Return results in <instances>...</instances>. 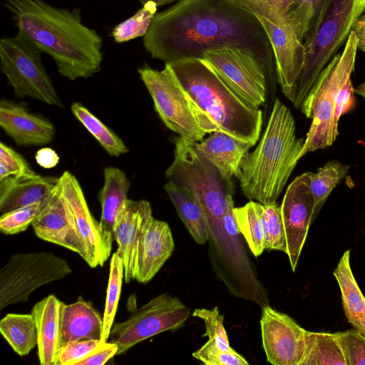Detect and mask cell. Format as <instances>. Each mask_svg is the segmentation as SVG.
I'll list each match as a JSON object with an SVG mask.
<instances>
[{
    "label": "cell",
    "instance_id": "obj_45",
    "mask_svg": "<svg viewBox=\"0 0 365 365\" xmlns=\"http://www.w3.org/2000/svg\"><path fill=\"white\" fill-rule=\"evenodd\" d=\"M118 346L106 341L93 354L83 359L77 365H103L117 354Z\"/></svg>",
    "mask_w": 365,
    "mask_h": 365
},
{
    "label": "cell",
    "instance_id": "obj_12",
    "mask_svg": "<svg viewBox=\"0 0 365 365\" xmlns=\"http://www.w3.org/2000/svg\"><path fill=\"white\" fill-rule=\"evenodd\" d=\"M138 73L165 125L188 141H201L206 133L196 120L188 98L169 64L165 63L161 71L145 66L138 69Z\"/></svg>",
    "mask_w": 365,
    "mask_h": 365
},
{
    "label": "cell",
    "instance_id": "obj_16",
    "mask_svg": "<svg viewBox=\"0 0 365 365\" xmlns=\"http://www.w3.org/2000/svg\"><path fill=\"white\" fill-rule=\"evenodd\" d=\"M31 225L38 237L76 252L86 262L84 242L73 212L61 193L59 182Z\"/></svg>",
    "mask_w": 365,
    "mask_h": 365
},
{
    "label": "cell",
    "instance_id": "obj_21",
    "mask_svg": "<svg viewBox=\"0 0 365 365\" xmlns=\"http://www.w3.org/2000/svg\"><path fill=\"white\" fill-rule=\"evenodd\" d=\"M64 303L50 294L31 309L38 332V357L41 365H56L61 344V318Z\"/></svg>",
    "mask_w": 365,
    "mask_h": 365
},
{
    "label": "cell",
    "instance_id": "obj_36",
    "mask_svg": "<svg viewBox=\"0 0 365 365\" xmlns=\"http://www.w3.org/2000/svg\"><path fill=\"white\" fill-rule=\"evenodd\" d=\"M51 195L42 200L1 214V232L11 235L25 231L39 215Z\"/></svg>",
    "mask_w": 365,
    "mask_h": 365
},
{
    "label": "cell",
    "instance_id": "obj_30",
    "mask_svg": "<svg viewBox=\"0 0 365 365\" xmlns=\"http://www.w3.org/2000/svg\"><path fill=\"white\" fill-rule=\"evenodd\" d=\"M346 365L336 333L306 330L305 348L299 365Z\"/></svg>",
    "mask_w": 365,
    "mask_h": 365
},
{
    "label": "cell",
    "instance_id": "obj_5",
    "mask_svg": "<svg viewBox=\"0 0 365 365\" xmlns=\"http://www.w3.org/2000/svg\"><path fill=\"white\" fill-rule=\"evenodd\" d=\"M358 46L351 30L343 51L336 53L322 70L300 108L312 120L299 159L308 152L332 145L337 138L334 130V113L338 93L354 70Z\"/></svg>",
    "mask_w": 365,
    "mask_h": 365
},
{
    "label": "cell",
    "instance_id": "obj_27",
    "mask_svg": "<svg viewBox=\"0 0 365 365\" xmlns=\"http://www.w3.org/2000/svg\"><path fill=\"white\" fill-rule=\"evenodd\" d=\"M333 274L340 288L342 306L348 322L365 335V297L351 271L349 250L340 258Z\"/></svg>",
    "mask_w": 365,
    "mask_h": 365
},
{
    "label": "cell",
    "instance_id": "obj_3",
    "mask_svg": "<svg viewBox=\"0 0 365 365\" xmlns=\"http://www.w3.org/2000/svg\"><path fill=\"white\" fill-rule=\"evenodd\" d=\"M168 63L204 132L220 130L255 145L262 125L260 109L245 102L202 58Z\"/></svg>",
    "mask_w": 365,
    "mask_h": 365
},
{
    "label": "cell",
    "instance_id": "obj_47",
    "mask_svg": "<svg viewBox=\"0 0 365 365\" xmlns=\"http://www.w3.org/2000/svg\"><path fill=\"white\" fill-rule=\"evenodd\" d=\"M35 159L38 165L46 169L54 168L59 161L58 155L50 148L38 150L36 153Z\"/></svg>",
    "mask_w": 365,
    "mask_h": 365
},
{
    "label": "cell",
    "instance_id": "obj_20",
    "mask_svg": "<svg viewBox=\"0 0 365 365\" xmlns=\"http://www.w3.org/2000/svg\"><path fill=\"white\" fill-rule=\"evenodd\" d=\"M174 249L168 224L153 217L139 240L135 279L142 284L150 282L172 255Z\"/></svg>",
    "mask_w": 365,
    "mask_h": 365
},
{
    "label": "cell",
    "instance_id": "obj_19",
    "mask_svg": "<svg viewBox=\"0 0 365 365\" xmlns=\"http://www.w3.org/2000/svg\"><path fill=\"white\" fill-rule=\"evenodd\" d=\"M152 217L149 202L128 199L115 224L114 240L117 242V251L123 259L126 283L135 279L139 240Z\"/></svg>",
    "mask_w": 365,
    "mask_h": 365
},
{
    "label": "cell",
    "instance_id": "obj_40",
    "mask_svg": "<svg viewBox=\"0 0 365 365\" xmlns=\"http://www.w3.org/2000/svg\"><path fill=\"white\" fill-rule=\"evenodd\" d=\"M192 356L206 365H247L249 362L233 349L224 351L208 339Z\"/></svg>",
    "mask_w": 365,
    "mask_h": 365
},
{
    "label": "cell",
    "instance_id": "obj_32",
    "mask_svg": "<svg viewBox=\"0 0 365 365\" xmlns=\"http://www.w3.org/2000/svg\"><path fill=\"white\" fill-rule=\"evenodd\" d=\"M71 109L75 117L110 156L119 157L128 152L122 139L81 103H72Z\"/></svg>",
    "mask_w": 365,
    "mask_h": 365
},
{
    "label": "cell",
    "instance_id": "obj_26",
    "mask_svg": "<svg viewBox=\"0 0 365 365\" xmlns=\"http://www.w3.org/2000/svg\"><path fill=\"white\" fill-rule=\"evenodd\" d=\"M164 188L193 240L199 245H204L208 240L210 229L199 200L187 188L171 181Z\"/></svg>",
    "mask_w": 365,
    "mask_h": 365
},
{
    "label": "cell",
    "instance_id": "obj_37",
    "mask_svg": "<svg viewBox=\"0 0 365 365\" xmlns=\"http://www.w3.org/2000/svg\"><path fill=\"white\" fill-rule=\"evenodd\" d=\"M255 16L264 17L276 24H285L287 11L295 0H227Z\"/></svg>",
    "mask_w": 365,
    "mask_h": 365
},
{
    "label": "cell",
    "instance_id": "obj_18",
    "mask_svg": "<svg viewBox=\"0 0 365 365\" xmlns=\"http://www.w3.org/2000/svg\"><path fill=\"white\" fill-rule=\"evenodd\" d=\"M0 126L19 146L48 144L55 135V127L48 118L30 112L23 102L5 99L0 103Z\"/></svg>",
    "mask_w": 365,
    "mask_h": 365
},
{
    "label": "cell",
    "instance_id": "obj_14",
    "mask_svg": "<svg viewBox=\"0 0 365 365\" xmlns=\"http://www.w3.org/2000/svg\"><path fill=\"white\" fill-rule=\"evenodd\" d=\"M261 24L275 58L277 79L284 95L293 103L307 61V48L290 25L276 24L255 16Z\"/></svg>",
    "mask_w": 365,
    "mask_h": 365
},
{
    "label": "cell",
    "instance_id": "obj_29",
    "mask_svg": "<svg viewBox=\"0 0 365 365\" xmlns=\"http://www.w3.org/2000/svg\"><path fill=\"white\" fill-rule=\"evenodd\" d=\"M0 332L14 351L24 356L38 344V332L32 314H7L0 322Z\"/></svg>",
    "mask_w": 365,
    "mask_h": 365
},
{
    "label": "cell",
    "instance_id": "obj_7",
    "mask_svg": "<svg viewBox=\"0 0 365 365\" xmlns=\"http://www.w3.org/2000/svg\"><path fill=\"white\" fill-rule=\"evenodd\" d=\"M365 13V0H331L312 44L299 78L294 106L299 108L329 61L345 44L357 19Z\"/></svg>",
    "mask_w": 365,
    "mask_h": 365
},
{
    "label": "cell",
    "instance_id": "obj_28",
    "mask_svg": "<svg viewBox=\"0 0 365 365\" xmlns=\"http://www.w3.org/2000/svg\"><path fill=\"white\" fill-rule=\"evenodd\" d=\"M331 0H295L289 6L287 21L307 48L319 30Z\"/></svg>",
    "mask_w": 365,
    "mask_h": 365
},
{
    "label": "cell",
    "instance_id": "obj_15",
    "mask_svg": "<svg viewBox=\"0 0 365 365\" xmlns=\"http://www.w3.org/2000/svg\"><path fill=\"white\" fill-rule=\"evenodd\" d=\"M260 325L267 361L274 365H299L306 329L287 314L268 306L262 309Z\"/></svg>",
    "mask_w": 365,
    "mask_h": 365
},
{
    "label": "cell",
    "instance_id": "obj_17",
    "mask_svg": "<svg viewBox=\"0 0 365 365\" xmlns=\"http://www.w3.org/2000/svg\"><path fill=\"white\" fill-rule=\"evenodd\" d=\"M61 193L74 215L78 230L84 242L87 260L91 267H102L110 255L106 245L99 222L92 215L81 186L76 178L69 171L59 177Z\"/></svg>",
    "mask_w": 365,
    "mask_h": 365
},
{
    "label": "cell",
    "instance_id": "obj_44",
    "mask_svg": "<svg viewBox=\"0 0 365 365\" xmlns=\"http://www.w3.org/2000/svg\"><path fill=\"white\" fill-rule=\"evenodd\" d=\"M354 90L350 78L345 82L338 93L334 113V130L337 135L339 134L338 124L341 115L351 110L354 106Z\"/></svg>",
    "mask_w": 365,
    "mask_h": 365
},
{
    "label": "cell",
    "instance_id": "obj_48",
    "mask_svg": "<svg viewBox=\"0 0 365 365\" xmlns=\"http://www.w3.org/2000/svg\"><path fill=\"white\" fill-rule=\"evenodd\" d=\"M352 30L357 38L358 48L365 52V13L357 19Z\"/></svg>",
    "mask_w": 365,
    "mask_h": 365
},
{
    "label": "cell",
    "instance_id": "obj_31",
    "mask_svg": "<svg viewBox=\"0 0 365 365\" xmlns=\"http://www.w3.org/2000/svg\"><path fill=\"white\" fill-rule=\"evenodd\" d=\"M240 233L244 236L252 253L259 256L265 250L264 205L252 200L234 209Z\"/></svg>",
    "mask_w": 365,
    "mask_h": 365
},
{
    "label": "cell",
    "instance_id": "obj_49",
    "mask_svg": "<svg viewBox=\"0 0 365 365\" xmlns=\"http://www.w3.org/2000/svg\"><path fill=\"white\" fill-rule=\"evenodd\" d=\"M139 2H140L142 4H145L148 1H153L156 4L157 6H164L168 4H170L176 0H138Z\"/></svg>",
    "mask_w": 365,
    "mask_h": 365
},
{
    "label": "cell",
    "instance_id": "obj_13",
    "mask_svg": "<svg viewBox=\"0 0 365 365\" xmlns=\"http://www.w3.org/2000/svg\"><path fill=\"white\" fill-rule=\"evenodd\" d=\"M311 174V172L304 173L292 181L280 206L286 236V254L293 272L314 218L315 200L310 190Z\"/></svg>",
    "mask_w": 365,
    "mask_h": 365
},
{
    "label": "cell",
    "instance_id": "obj_4",
    "mask_svg": "<svg viewBox=\"0 0 365 365\" xmlns=\"http://www.w3.org/2000/svg\"><path fill=\"white\" fill-rule=\"evenodd\" d=\"M304 141L295 134L290 110L276 99L257 147L241 161L237 178L244 195L264 205L277 204Z\"/></svg>",
    "mask_w": 365,
    "mask_h": 365
},
{
    "label": "cell",
    "instance_id": "obj_2",
    "mask_svg": "<svg viewBox=\"0 0 365 365\" xmlns=\"http://www.w3.org/2000/svg\"><path fill=\"white\" fill-rule=\"evenodd\" d=\"M4 6L19 32L53 58L62 76L86 78L100 71L103 41L83 24L81 9H59L43 0H5Z\"/></svg>",
    "mask_w": 365,
    "mask_h": 365
},
{
    "label": "cell",
    "instance_id": "obj_24",
    "mask_svg": "<svg viewBox=\"0 0 365 365\" xmlns=\"http://www.w3.org/2000/svg\"><path fill=\"white\" fill-rule=\"evenodd\" d=\"M253 145L220 130L211 133L200 143L193 142L195 151L214 165L227 180H232L233 176L237 178L241 161Z\"/></svg>",
    "mask_w": 365,
    "mask_h": 365
},
{
    "label": "cell",
    "instance_id": "obj_33",
    "mask_svg": "<svg viewBox=\"0 0 365 365\" xmlns=\"http://www.w3.org/2000/svg\"><path fill=\"white\" fill-rule=\"evenodd\" d=\"M123 277L124 267L123 259L116 250L113 253L110 262V273L105 310L103 316V333L101 339L102 343L108 341L110 336L118 308Z\"/></svg>",
    "mask_w": 365,
    "mask_h": 365
},
{
    "label": "cell",
    "instance_id": "obj_6",
    "mask_svg": "<svg viewBox=\"0 0 365 365\" xmlns=\"http://www.w3.org/2000/svg\"><path fill=\"white\" fill-rule=\"evenodd\" d=\"M165 177L187 188L199 200L208 220L210 229L222 227V220L229 195H233L232 180L224 179L216 167L197 153L193 142L181 137L175 139L174 160Z\"/></svg>",
    "mask_w": 365,
    "mask_h": 365
},
{
    "label": "cell",
    "instance_id": "obj_38",
    "mask_svg": "<svg viewBox=\"0 0 365 365\" xmlns=\"http://www.w3.org/2000/svg\"><path fill=\"white\" fill-rule=\"evenodd\" d=\"M264 219L265 250H279L286 253V236L280 206L277 204L264 205Z\"/></svg>",
    "mask_w": 365,
    "mask_h": 365
},
{
    "label": "cell",
    "instance_id": "obj_22",
    "mask_svg": "<svg viewBox=\"0 0 365 365\" xmlns=\"http://www.w3.org/2000/svg\"><path fill=\"white\" fill-rule=\"evenodd\" d=\"M58 182L59 178L37 173L0 180V212L6 213L48 197Z\"/></svg>",
    "mask_w": 365,
    "mask_h": 365
},
{
    "label": "cell",
    "instance_id": "obj_8",
    "mask_svg": "<svg viewBox=\"0 0 365 365\" xmlns=\"http://www.w3.org/2000/svg\"><path fill=\"white\" fill-rule=\"evenodd\" d=\"M41 51L18 31L0 41L2 73L16 97H30L48 105L63 107L41 61Z\"/></svg>",
    "mask_w": 365,
    "mask_h": 365
},
{
    "label": "cell",
    "instance_id": "obj_11",
    "mask_svg": "<svg viewBox=\"0 0 365 365\" xmlns=\"http://www.w3.org/2000/svg\"><path fill=\"white\" fill-rule=\"evenodd\" d=\"M190 314V308L178 297L159 294L135 309L125 321L113 324L108 341L117 344L116 355H121L146 339L183 327Z\"/></svg>",
    "mask_w": 365,
    "mask_h": 365
},
{
    "label": "cell",
    "instance_id": "obj_39",
    "mask_svg": "<svg viewBox=\"0 0 365 365\" xmlns=\"http://www.w3.org/2000/svg\"><path fill=\"white\" fill-rule=\"evenodd\" d=\"M192 316L202 319L205 322L206 330L202 336H207L208 339L213 341L222 350L228 351L232 349L224 327V317L220 313L217 307L211 310L205 308L195 309Z\"/></svg>",
    "mask_w": 365,
    "mask_h": 365
},
{
    "label": "cell",
    "instance_id": "obj_25",
    "mask_svg": "<svg viewBox=\"0 0 365 365\" xmlns=\"http://www.w3.org/2000/svg\"><path fill=\"white\" fill-rule=\"evenodd\" d=\"M103 319L92 304L81 297L64 304L61 318V344L81 339L101 340Z\"/></svg>",
    "mask_w": 365,
    "mask_h": 365
},
{
    "label": "cell",
    "instance_id": "obj_34",
    "mask_svg": "<svg viewBox=\"0 0 365 365\" xmlns=\"http://www.w3.org/2000/svg\"><path fill=\"white\" fill-rule=\"evenodd\" d=\"M349 168V165L333 160L319 168L316 173H312L310 190L315 200L314 217L332 190L347 175Z\"/></svg>",
    "mask_w": 365,
    "mask_h": 365
},
{
    "label": "cell",
    "instance_id": "obj_35",
    "mask_svg": "<svg viewBox=\"0 0 365 365\" xmlns=\"http://www.w3.org/2000/svg\"><path fill=\"white\" fill-rule=\"evenodd\" d=\"M157 5L148 1L133 16L120 22L112 31L111 35L117 43L126 42L144 36L156 14Z\"/></svg>",
    "mask_w": 365,
    "mask_h": 365
},
{
    "label": "cell",
    "instance_id": "obj_10",
    "mask_svg": "<svg viewBox=\"0 0 365 365\" xmlns=\"http://www.w3.org/2000/svg\"><path fill=\"white\" fill-rule=\"evenodd\" d=\"M72 272L68 262L51 252L11 255L0 270V309L25 302L38 287Z\"/></svg>",
    "mask_w": 365,
    "mask_h": 365
},
{
    "label": "cell",
    "instance_id": "obj_42",
    "mask_svg": "<svg viewBox=\"0 0 365 365\" xmlns=\"http://www.w3.org/2000/svg\"><path fill=\"white\" fill-rule=\"evenodd\" d=\"M36 173L26 160L12 148L4 143H0V180L22 175Z\"/></svg>",
    "mask_w": 365,
    "mask_h": 365
},
{
    "label": "cell",
    "instance_id": "obj_43",
    "mask_svg": "<svg viewBox=\"0 0 365 365\" xmlns=\"http://www.w3.org/2000/svg\"><path fill=\"white\" fill-rule=\"evenodd\" d=\"M103 344L98 339H81L68 342L61 346L56 365H77Z\"/></svg>",
    "mask_w": 365,
    "mask_h": 365
},
{
    "label": "cell",
    "instance_id": "obj_9",
    "mask_svg": "<svg viewBox=\"0 0 365 365\" xmlns=\"http://www.w3.org/2000/svg\"><path fill=\"white\" fill-rule=\"evenodd\" d=\"M245 102L259 109L267 100V61L247 46H225L204 53L202 58Z\"/></svg>",
    "mask_w": 365,
    "mask_h": 365
},
{
    "label": "cell",
    "instance_id": "obj_41",
    "mask_svg": "<svg viewBox=\"0 0 365 365\" xmlns=\"http://www.w3.org/2000/svg\"><path fill=\"white\" fill-rule=\"evenodd\" d=\"M336 333L346 365H365V335L356 329Z\"/></svg>",
    "mask_w": 365,
    "mask_h": 365
},
{
    "label": "cell",
    "instance_id": "obj_23",
    "mask_svg": "<svg viewBox=\"0 0 365 365\" xmlns=\"http://www.w3.org/2000/svg\"><path fill=\"white\" fill-rule=\"evenodd\" d=\"M104 183L98 193L101 212L99 222L106 247L111 250L114 228L128 198L130 182L125 173L115 167L103 170Z\"/></svg>",
    "mask_w": 365,
    "mask_h": 365
},
{
    "label": "cell",
    "instance_id": "obj_50",
    "mask_svg": "<svg viewBox=\"0 0 365 365\" xmlns=\"http://www.w3.org/2000/svg\"><path fill=\"white\" fill-rule=\"evenodd\" d=\"M354 92L358 94V95H360L362 97L365 98V81L359 85L355 90H354Z\"/></svg>",
    "mask_w": 365,
    "mask_h": 365
},
{
    "label": "cell",
    "instance_id": "obj_46",
    "mask_svg": "<svg viewBox=\"0 0 365 365\" xmlns=\"http://www.w3.org/2000/svg\"><path fill=\"white\" fill-rule=\"evenodd\" d=\"M234 209L232 195H229L226 200V205L222 216V225L227 234L231 237H236L240 233Z\"/></svg>",
    "mask_w": 365,
    "mask_h": 365
},
{
    "label": "cell",
    "instance_id": "obj_1",
    "mask_svg": "<svg viewBox=\"0 0 365 365\" xmlns=\"http://www.w3.org/2000/svg\"><path fill=\"white\" fill-rule=\"evenodd\" d=\"M143 46L165 63L233 46L249 47L267 61L272 50L257 19L227 0H179L155 15Z\"/></svg>",
    "mask_w": 365,
    "mask_h": 365
}]
</instances>
